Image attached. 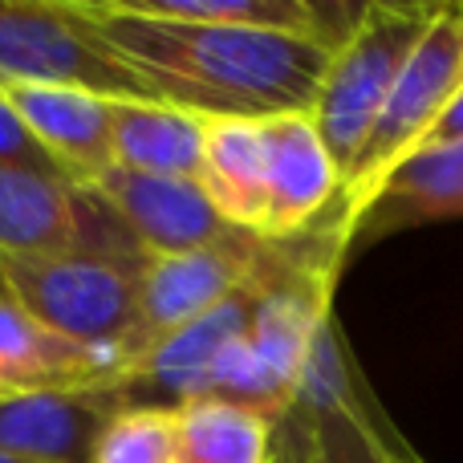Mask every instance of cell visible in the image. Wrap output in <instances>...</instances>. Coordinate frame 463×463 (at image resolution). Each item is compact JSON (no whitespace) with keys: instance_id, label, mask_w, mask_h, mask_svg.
<instances>
[{"instance_id":"cell-1","label":"cell","mask_w":463,"mask_h":463,"mask_svg":"<svg viewBox=\"0 0 463 463\" xmlns=\"http://www.w3.org/2000/svg\"><path fill=\"white\" fill-rule=\"evenodd\" d=\"M146 98L195 118H272L313 110L334 45L288 33L195 24L135 0H73Z\"/></svg>"},{"instance_id":"cell-2","label":"cell","mask_w":463,"mask_h":463,"mask_svg":"<svg viewBox=\"0 0 463 463\" xmlns=\"http://www.w3.org/2000/svg\"><path fill=\"white\" fill-rule=\"evenodd\" d=\"M277 463H427L350 354L337 313L321 321L293 402L277 419Z\"/></svg>"},{"instance_id":"cell-3","label":"cell","mask_w":463,"mask_h":463,"mask_svg":"<svg viewBox=\"0 0 463 463\" xmlns=\"http://www.w3.org/2000/svg\"><path fill=\"white\" fill-rule=\"evenodd\" d=\"M435 8L439 5L374 0L362 8L358 24L345 33V41L329 57L309 114L334 167L342 171V184L358 163L411 49L435 21Z\"/></svg>"},{"instance_id":"cell-4","label":"cell","mask_w":463,"mask_h":463,"mask_svg":"<svg viewBox=\"0 0 463 463\" xmlns=\"http://www.w3.org/2000/svg\"><path fill=\"white\" fill-rule=\"evenodd\" d=\"M463 86V0H448L435 8V21L411 49L366 146H362L354 171L342 184V208H337V228L350 248V232L362 220V212L374 203L378 187L386 184L394 167L407 155H415L451 106L456 90Z\"/></svg>"},{"instance_id":"cell-5","label":"cell","mask_w":463,"mask_h":463,"mask_svg":"<svg viewBox=\"0 0 463 463\" xmlns=\"http://www.w3.org/2000/svg\"><path fill=\"white\" fill-rule=\"evenodd\" d=\"M337 272L342 264H317L269 288L248 334L232 342L212 370L208 399L236 402L277 423L297 394L321 321L334 313Z\"/></svg>"},{"instance_id":"cell-6","label":"cell","mask_w":463,"mask_h":463,"mask_svg":"<svg viewBox=\"0 0 463 463\" xmlns=\"http://www.w3.org/2000/svg\"><path fill=\"white\" fill-rule=\"evenodd\" d=\"M143 264L118 256H0V293L53 334L122 358Z\"/></svg>"},{"instance_id":"cell-7","label":"cell","mask_w":463,"mask_h":463,"mask_svg":"<svg viewBox=\"0 0 463 463\" xmlns=\"http://www.w3.org/2000/svg\"><path fill=\"white\" fill-rule=\"evenodd\" d=\"M0 86H78L146 98L73 0H0Z\"/></svg>"},{"instance_id":"cell-8","label":"cell","mask_w":463,"mask_h":463,"mask_svg":"<svg viewBox=\"0 0 463 463\" xmlns=\"http://www.w3.org/2000/svg\"><path fill=\"white\" fill-rule=\"evenodd\" d=\"M0 256L146 260L94 187L29 167H0Z\"/></svg>"},{"instance_id":"cell-9","label":"cell","mask_w":463,"mask_h":463,"mask_svg":"<svg viewBox=\"0 0 463 463\" xmlns=\"http://www.w3.org/2000/svg\"><path fill=\"white\" fill-rule=\"evenodd\" d=\"M94 192L130 232V240L143 248V256L195 252V248H212L236 232L208 200L200 179L110 167L94 184Z\"/></svg>"},{"instance_id":"cell-10","label":"cell","mask_w":463,"mask_h":463,"mask_svg":"<svg viewBox=\"0 0 463 463\" xmlns=\"http://www.w3.org/2000/svg\"><path fill=\"white\" fill-rule=\"evenodd\" d=\"M269 146V208L264 240L305 236L342 208V171L334 167L309 110L260 118Z\"/></svg>"},{"instance_id":"cell-11","label":"cell","mask_w":463,"mask_h":463,"mask_svg":"<svg viewBox=\"0 0 463 463\" xmlns=\"http://www.w3.org/2000/svg\"><path fill=\"white\" fill-rule=\"evenodd\" d=\"M24 130L73 184L94 187L114 167L110 143V102L78 86H0Z\"/></svg>"},{"instance_id":"cell-12","label":"cell","mask_w":463,"mask_h":463,"mask_svg":"<svg viewBox=\"0 0 463 463\" xmlns=\"http://www.w3.org/2000/svg\"><path fill=\"white\" fill-rule=\"evenodd\" d=\"M127 402L114 386L0 399V451L29 463H90L98 431Z\"/></svg>"},{"instance_id":"cell-13","label":"cell","mask_w":463,"mask_h":463,"mask_svg":"<svg viewBox=\"0 0 463 463\" xmlns=\"http://www.w3.org/2000/svg\"><path fill=\"white\" fill-rule=\"evenodd\" d=\"M118 354L86 350L53 334L0 293V394L90 391V386H118Z\"/></svg>"},{"instance_id":"cell-14","label":"cell","mask_w":463,"mask_h":463,"mask_svg":"<svg viewBox=\"0 0 463 463\" xmlns=\"http://www.w3.org/2000/svg\"><path fill=\"white\" fill-rule=\"evenodd\" d=\"M463 216V138L427 143L399 163L350 232V252L407 228Z\"/></svg>"},{"instance_id":"cell-15","label":"cell","mask_w":463,"mask_h":463,"mask_svg":"<svg viewBox=\"0 0 463 463\" xmlns=\"http://www.w3.org/2000/svg\"><path fill=\"white\" fill-rule=\"evenodd\" d=\"M200 187L236 232L260 236L269 208V146L260 118H203Z\"/></svg>"},{"instance_id":"cell-16","label":"cell","mask_w":463,"mask_h":463,"mask_svg":"<svg viewBox=\"0 0 463 463\" xmlns=\"http://www.w3.org/2000/svg\"><path fill=\"white\" fill-rule=\"evenodd\" d=\"M203 130L208 122L179 106L155 98H114L110 102V143L114 167L143 175L200 179Z\"/></svg>"},{"instance_id":"cell-17","label":"cell","mask_w":463,"mask_h":463,"mask_svg":"<svg viewBox=\"0 0 463 463\" xmlns=\"http://www.w3.org/2000/svg\"><path fill=\"white\" fill-rule=\"evenodd\" d=\"M175 463H277V423L224 399L175 407Z\"/></svg>"},{"instance_id":"cell-18","label":"cell","mask_w":463,"mask_h":463,"mask_svg":"<svg viewBox=\"0 0 463 463\" xmlns=\"http://www.w3.org/2000/svg\"><path fill=\"white\" fill-rule=\"evenodd\" d=\"M90 463H175V411L122 407L98 431Z\"/></svg>"},{"instance_id":"cell-19","label":"cell","mask_w":463,"mask_h":463,"mask_svg":"<svg viewBox=\"0 0 463 463\" xmlns=\"http://www.w3.org/2000/svg\"><path fill=\"white\" fill-rule=\"evenodd\" d=\"M0 167H29V171H53V175H61V171L53 167V159L37 146V138L24 130L21 114L13 110L5 90H0Z\"/></svg>"},{"instance_id":"cell-20","label":"cell","mask_w":463,"mask_h":463,"mask_svg":"<svg viewBox=\"0 0 463 463\" xmlns=\"http://www.w3.org/2000/svg\"><path fill=\"white\" fill-rule=\"evenodd\" d=\"M463 138V86L456 90V98H451V106L443 110V118L435 122V130L427 135V143H459ZM423 143V146H427Z\"/></svg>"},{"instance_id":"cell-21","label":"cell","mask_w":463,"mask_h":463,"mask_svg":"<svg viewBox=\"0 0 463 463\" xmlns=\"http://www.w3.org/2000/svg\"><path fill=\"white\" fill-rule=\"evenodd\" d=\"M0 463H29V459H16V456H8V451H0Z\"/></svg>"},{"instance_id":"cell-22","label":"cell","mask_w":463,"mask_h":463,"mask_svg":"<svg viewBox=\"0 0 463 463\" xmlns=\"http://www.w3.org/2000/svg\"><path fill=\"white\" fill-rule=\"evenodd\" d=\"M0 399H8V394H0Z\"/></svg>"}]
</instances>
